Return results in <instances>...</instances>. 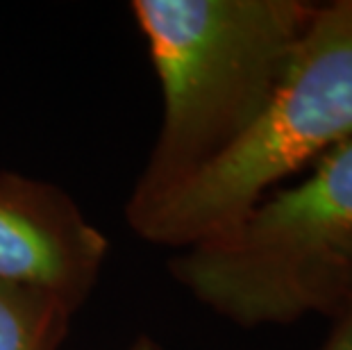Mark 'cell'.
<instances>
[{"instance_id": "obj_1", "label": "cell", "mask_w": 352, "mask_h": 350, "mask_svg": "<svg viewBox=\"0 0 352 350\" xmlns=\"http://www.w3.org/2000/svg\"><path fill=\"white\" fill-rule=\"evenodd\" d=\"M162 91V123L125 212L157 203L250 132L287 76L316 5L134 0Z\"/></svg>"}, {"instance_id": "obj_2", "label": "cell", "mask_w": 352, "mask_h": 350, "mask_svg": "<svg viewBox=\"0 0 352 350\" xmlns=\"http://www.w3.org/2000/svg\"><path fill=\"white\" fill-rule=\"evenodd\" d=\"M200 305L241 327L352 305V141L254 205L230 232L170 259Z\"/></svg>"}, {"instance_id": "obj_3", "label": "cell", "mask_w": 352, "mask_h": 350, "mask_svg": "<svg viewBox=\"0 0 352 350\" xmlns=\"http://www.w3.org/2000/svg\"><path fill=\"white\" fill-rule=\"evenodd\" d=\"M352 141V0L316 5L273 100L234 148L157 203L125 212L148 243L186 250L230 232L284 180Z\"/></svg>"}, {"instance_id": "obj_4", "label": "cell", "mask_w": 352, "mask_h": 350, "mask_svg": "<svg viewBox=\"0 0 352 350\" xmlns=\"http://www.w3.org/2000/svg\"><path fill=\"white\" fill-rule=\"evenodd\" d=\"M109 243L62 189L0 173V282L78 307L94 292Z\"/></svg>"}, {"instance_id": "obj_5", "label": "cell", "mask_w": 352, "mask_h": 350, "mask_svg": "<svg viewBox=\"0 0 352 350\" xmlns=\"http://www.w3.org/2000/svg\"><path fill=\"white\" fill-rule=\"evenodd\" d=\"M73 314L57 298L0 282V350H59Z\"/></svg>"}, {"instance_id": "obj_6", "label": "cell", "mask_w": 352, "mask_h": 350, "mask_svg": "<svg viewBox=\"0 0 352 350\" xmlns=\"http://www.w3.org/2000/svg\"><path fill=\"white\" fill-rule=\"evenodd\" d=\"M323 350H352V305L348 307L346 314H343L339 325L334 327L332 337L327 339Z\"/></svg>"}]
</instances>
